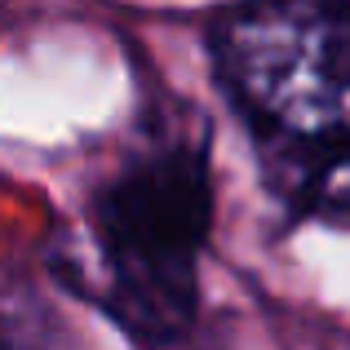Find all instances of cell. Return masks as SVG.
I'll use <instances>...</instances> for the list:
<instances>
[{
  "label": "cell",
  "mask_w": 350,
  "mask_h": 350,
  "mask_svg": "<svg viewBox=\"0 0 350 350\" xmlns=\"http://www.w3.org/2000/svg\"><path fill=\"white\" fill-rule=\"evenodd\" d=\"M208 53L271 196L350 231V5L231 9Z\"/></svg>",
  "instance_id": "1"
},
{
  "label": "cell",
  "mask_w": 350,
  "mask_h": 350,
  "mask_svg": "<svg viewBox=\"0 0 350 350\" xmlns=\"http://www.w3.org/2000/svg\"><path fill=\"white\" fill-rule=\"evenodd\" d=\"M213 231L208 129L196 111L151 124L85 204L89 297L142 346H169L200 310Z\"/></svg>",
  "instance_id": "2"
},
{
  "label": "cell",
  "mask_w": 350,
  "mask_h": 350,
  "mask_svg": "<svg viewBox=\"0 0 350 350\" xmlns=\"http://www.w3.org/2000/svg\"><path fill=\"white\" fill-rule=\"evenodd\" d=\"M0 350H9V346H0Z\"/></svg>",
  "instance_id": "3"
}]
</instances>
